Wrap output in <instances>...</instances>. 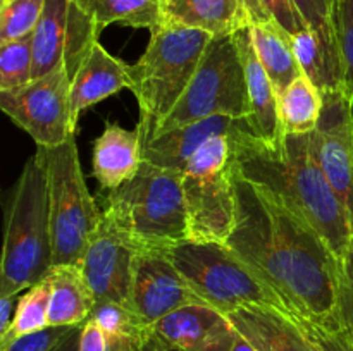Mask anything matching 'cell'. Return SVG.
Here are the masks:
<instances>
[{
    "instance_id": "1",
    "label": "cell",
    "mask_w": 353,
    "mask_h": 351,
    "mask_svg": "<svg viewBox=\"0 0 353 351\" xmlns=\"http://www.w3.org/2000/svg\"><path fill=\"white\" fill-rule=\"evenodd\" d=\"M236 222L226 244L281 298L292 315H336L341 260L309 222L268 188L234 172Z\"/></svg>"
},
{
    "instance_id": "2",
    "label": "cell",
    "mask_w": 353,
    "mask_h": 351,
    "mask_svg": "<svg viewBox=\"0 0 353 351\" xmlns=\"http://www.w3.org/2000/svg\"><path fill=\"white\" fill-rule=\"evenodd\" d=\"M233 167L243 179L268 188L283 205L309 222L340 260L353 246V226L310 147L309 134H286L265 143L241 120L230 134Z\"/></svg>"
},
{
    "instance_id": "3",
    "label": "cell",
    "mask_w": 353,
    "mask_h": 351,
    "mask_svg": "<svg viewBox=\"0 0 353 351\" xmlns=\"http://www.w3.org/2000/svg\"><path fill=\"white\" fill-rule=\"evenodd\" d=\"M102 213L138 251H168L188 240L183 172L143 160L133 179L107 191Z\"/></svg>"
},
{
    "instance_id": "4",
    "label": "cell",
    "mask_w": 353,
    "mask_h": 351,
    "mask_svg": "<svg viewBox=\"0 0 353 351\" xmlns=\"http://www.w3.org/2000/svg\"><path fill=\"white\" fill-rule=\"evenodd\" d=\"M54 268L47 167L40 151L31 155L17 178L6 219L0 296L19 295L43 281Z\"/></svg>"
},
{
    "instance_id": "5",
    "label": "cell",
    "mask_w": 353,
    "mask_h": 351,
    "mask_svg": "<svg viewBox=\"0 0 353 351\" xmlns=\"http://www.w3.org/2000/svg\"><path fill=\"white\" fill-rule=\"evenodd\" d=\"M212 34L195 28L161 23L150 30L143 55L131 65L133 92L140 107L143 140L171 114L195 76Z\"/></svg>"
},
{
    "instance_id": "6",
    "label": "cell",
    "mask_w": 353,
    "mask_h": 351,
    "mask_svg": "<svg viewBox=\"0 0 353 351\" xmlns=\"http://www.w3.org/2000/svg\"><path fill=\"white\" fill-rule=\"evenodd\" d=\"M165 253L203 305L224 315L250 305L288 312L281 298L226 243L185 240Z\"/></svg>"
},
{
    "instance_id": "7",
    "label": "cell",
    "mask_w": 353,
    "mask_h": 351,
    "mask_svg": "<svg viewBox=\"0 0 353 351\" xmlns=\"http://www.w3.org/2000/svg\"><path fill=\"white\" fill-rule=\"evenodd\" d=\"M47 167L48 209L55 265H79L102 224V210L88 191L74 136L55 148H38Z\"/></svg>"
},
{
    "instance_id": "8",
    "label": "cell",
    "mask_w": 353,
    "mask_h": 351,
    "mask_svg": "<svg viewBox=\"0 0 353 351\" xmlns=\"http://www.w3.org/2000/svg\"><path fill=\"white\" fill-rule=\"evenodd\" d=\"M219 116L236 120L250 117L245 69L234 34L210 40L186 92L152 136Z\"/></svg>"
},
{
    "instance_id": "9",
    "label": "cell",
    "mask_w": 353,
    "mask_h": 351,
    "mask_svg": "<svg viewBox=\"0 0 353 351\" xmlns=\"http://www.w3.org/2000/svg\"><path fill=\"white\" fill-rule=\"evenodd\" d=\"M188 240L226 243L236 222V186L230 136H214L183 171Z\"/></svg>"
},
{
    "instance_id": "10",
    "label": "cell",
    "mask_w": 353,
    "mask_h": 351,
    "mask_svg": "<svg viewBox=\"0 0 353 351\" xmlns=\"http://www.w3.org/2000/svg\"><path fill=\"white\" fill-rule=\"evenodd\" d=\"M0 109L38 148H55L74 136L71 74L65 64L17 88L0 92Z\"/></svg>"
},
{
    "instance_id": "11",
    "label": "cell",
    "mask_w": 353,
    "mask_h": 351,
    "mask_svg": "<svg viewBox=\"0 0 353 351\" xmlns=\"http://www.w3.org/2000/svg\"><path fill=\"white\" fill-rule=\"evenodd\" d=\"M324 105L310 147L331 188L347 209L353 226V120L347 86L324 89Z\"/></svg>"
},
{
    "instance_id": "12",
    "label": "cell",
    "mask_w": 353,
    "mask_h": 351,
    "mask_svg": "<svg viewBox=\"0 0 353 351\" xmlns=\"http://www.w3.org/2000/svg\"><path fill=\"white\" fill-rule=\"evenodd\" d=\"M203 305L165 251H138L130 306L147 327L174 310Z\"/></svg>"
},
{
    "instance_id": "13",
    "label": "cell",
    "mask_w": 353,
    "mask_h": 351,
    "mask_svg": "<svg viewBox=\"0 0 353 351\" xmlns=\"http://www.w3.org/2000/svg\"><path fill=\"white\" fill-rule=\"evenodd\" d=\"M238 330L209 305L174 310L148 327L141 351H231Z\"/></svg>"
},
{
    "instance_id": "14",
    "label": "cell",
    "mask_w": 353,
    "mask_h": 351,
    "mask_svg": "<svg viewBox=\"0 0 353 351\" xmlns=\"http://www.w3.org/2000/svg\"><path fill=\"white\" fill-rule=\"evenodd\" d=\"M137 253V248L102 217V224L90 240L79 264L95 301H116L130 306Z\"/></svg>"
},
{
    "instance_id": "15",
    "label": "cell",
    "mask_w": 353,
    "mask_h": 351,
    "mask_svg": "<svg viewBox=\"0 0 353 351\" xmlns=\"http://www.w3.org/2000/svg\"><path fill=\"white\" fill-rule=\"evenodd\" d=\"M133 86L131 65L110 55L97 40L72 71L71 110L78 124L83 110Z\"/></svg>"
},
{
    "instance_id": "16",
    "label": "cell",
    "mask_w": 353,
    "mask_h": 351,
    "mask_svg": "<svg viewBox=\"0 0 353 351\" xmlns=\"http://www.w3.org/2000/svg\"><path fill=\"white\" fill-rule=\"evenodd\" d=\"M228 319L257 351H319L295 317L285 310L241 306L228 313Z\"/></svg>"
},
{
    "instance_id": "17",
    "label": "cell",
    "mask_w": 353,
    "mask_h": 351,
    "mask_svg": "<svg viewBox=\"0 0 353 351\" xmlns=\"http://www.w3.org/2000/svg\"><path fill=\"white\" fill-rule=\"evenodd\" d=\"M234 36L243 62L248 103H250V117L245 123L250 133L259 140L271 145L281 143L286 134L279 116V96L274 85L255 54L248 28L236 31Z\"/></svg>"
},
{
    "instance_id": "18",
    "label": "cell",
    "mask_w": 353,
    "mask_h": 351,
    "mask_svg": "<svg viewBox=\"0 0 353 351\" xmlns=\"http://www.w3.org/2000/svg\"><path fill=\"white\" fill-rule=\"evenodd\" d=\"M143 164V131L124 129L117 123H105L93 143L92 176L103 189L112 191L133 179Z\"/></svg>"
},
{
    "instance_id": "19",
    "label": "cell",
    "mask_w": 353,
    "mask_h": 351,
    "mask_svg": "<svg viewBox=\"0 0 353 351\" xmlns=\"http://www.w3.org/2000/svg\"><path fill=\"white\" fill-rule=\"evenodd\" d=\"M240 123L241 120L219 116L155 134L143 140V160L159 167L183 172L205 141L223 134L230 136Z\"/></svg>"
},
{
    "instance_id": "20",
    "label": "cell",
    "mask_w": 353,
    "mask_h": 351,
    "mask_svg": "<svg viewBox=\"0 0 353 351\" xmlns=\"http://www.w3.org/2000/svg\"><path fill=\"white\" fill-rule=\"evenodd\" d=\"M162 23L195 28L212 36L234 34L252 24L247 0H161Z\"/></svg>"
},
{
    "instance_id": "21",
    "label": "cell",
    "mask_w": 353,
    "mask_h": 351,
    "mask_svg": "<svg viewBox=\"0 0 353 351\" xmlns=\"http://www.w3.org/2000/svg\"><path fill=\"white\" fill-rule=\"evenodd\" d=\"M50 282L48 326L71 327L85 323L95 306V296L79 265H55L47 275Z\"/></svg>"
},
{
    "instance_id": "22",
    "label": "cell",
    "mask_w": 353,
    "mask_h": 351,
    "mask_svg": "<svg viewBox=\"0 0 353 351\" xmlns=\"http://www.w3.org/2000/svg\"><path fill=\"white\" fill-rule=\"evenodd\" d=\"M248 31L255 54L279 96L300 74H303L293 50L292 34L286 33L272 17L250 24Z\"/></svg>"
},
{
    "instance_id": "23",
    "label": "cell",
    "mask_w": 353,
    "mask_h": 351,
    "mask_svg": "<svg viewBox=\"0 0 353 351\" xmlns=\"http://www.w3.org/2000/svg\"><path fill=\"white\" fill-rule=\"evenodd\" d=\"M71 0H45L43 12L33 31V79L65 64L69 43Z\"/></svg>"
},
{
    "instance_id": "24",
    "label": "cell",
    "mask_w": 353,
    "mask_h": 351,
    "mask_svg": "<svg viewBox=\"0 0 353 351\" xmlns=\"http://www.w3.org/2000/svg\"><path fill=\"white\" fill-rule=\"evenodd\" d=\"M92 19L97 30L110 24L154 30L162 23L161 0H72Z\"/></svg>"
},
{
    "instance_id": "25",
    "label": "cell",
    "mask_w": 353,
    "mask_h": 351,
    "mask_svg": "<svg viewBox=\"0 0 353 351\" xmlns=\"http://www.w3.org/2000/svg\"><path fill=\"white\" fill-rule=\"evenodd\" d=\"M323 92L300 74L279 95V116L285 134H309L317 127L323 112Z\"/></svg>"
},
{
    "instance_id": "26",
    "label": "cell",
    "mask_w": 353,
    "mask_h": 351,
    "mask_svg": "<svg viewBox=\"0 0 353 351\" xmlns=\"http://www.w3.org/2000/svg\"><path fill=\"white\" fill-rule=\"evenodd\" d=\"M48 305H50V282H48V277H45L43 281L26 289V292L19 298L9 330L0 336V346H6L10 341L24 334L50 327L48 326Z\"/></svg>"
},
{
    "instance_id": "27",
    "label": "cell",
    "mask_w": 353,
    "mask_h": 351,
    "mask_svg": "<svg viewBox=\"0 0 353 351\" xmlns=\"http://www.w3.org/2000/svg\"><path fill=\"white\" fill-rule=\"evenodd\" d=\"M293 2L305 19L307 26L321 38L331 67L343 81V65H341L340 48H338L336 26H334L338 0H293Z\"/></svg>"
},
{
    "instance_id": "28",
    "label": "cell",
    "mask_w": 353,
    "mask_h": 351,
    "mask_svg": "<svg viewBox=\"0 0 353 351\" xmlns=\"http://www.w3.org/2000/svg\"><path fill=\"white\" fill-rule=\"evenodd\" d=\"M90 320L97 323L109 339H130L138 348L147 339L148 327L131 306L116 301H97Z\"/></svg>"
},
{
    "instance_id": "29",
    "label": "cell",
    "mask_w": 353,
    "mask_h": 351,
    "mask_svg": "<svg viewBox=\"0 0 353 351\" xmlns=\"http://www.w3.org/2000/svg\"><path fill=\"white\" fill-rule=\"evenodd\" d=\"M33 67V34L0 43V92L30 83Z\"/></svg>"
},
{
    "instance_id": "30",
    "label": "cell",
    "mask_w": 353,
    "mask_h": 351,
    "mask_svg": "<svg viewBox=\"0 0 353 351\" xmlns=\"http://www.w3.org/2000/svg\"><path fill=\"white\" fill-rule=\"evenodd\" d=\"M45 0H9L0 3V43L33 34Z\"/></svg>"
},
{
    "instance_id": "31",
    "label": "cell",
    "mask_w": 353,
    "mask_h": 351,
    "mask_svg": "<svg viewBox=\"0 0 353 351\" xmlns=\"http://www.w3.org/2000/svg\"><path fill=\"white\" fill-rule=\"evenodd\" d=\"M295 319L319 351H353V337L334 319L327 322Z\"/></svg>"
},
{
    "instance_id": "32",
    "label": "cell",
    "mask_w": 353,
    "mask_h": 351,
    "mask_svg": "<svg viewBox=\"0 0 353 351\" xmlns=\"http://www.w3.org/2000/svg\"><path fill=\"white\" fill-rule=\"evenodd\" d=\"M334 26L343 65V81L353 93V0H338Z\"/></svg>"
},
{
    "instance_id": "33",
    "label": "cell",
    "mask_w": 353,
    "mask_h": 351,
    "mask_svg": "<svg viewBox=\"0 0 353 351\" xmlns=\"http://www.w3.org/2000/svg\"><path fill=\"white\" fill-rule=\"evenodd\" d=\"M334 320L353 337V246L340 265L338 305Z\"/></svg>"
},
{
    "instance_id": "34",
    "label": "cell",
    "mask_w": 353,
    "mask_h": 351,
    "mask_svg": "<svg viewBox=\"0 0 353 351\" xmlns=\"http://www.w3.org/2000/svg\"><path fill=\"white\" fill-rule=\"evenodd\" d=\"M259 2L268 10L269 16L292 36L305 30H310L293 0H259Z\"/></svg>"
},
{
    "instance_id": "35",
    "label": "cell",
    "mask_w": 353,
    "mask_h": 351,
    "mask_svg": "<svg viewBox=\"0 0 353 351\" xmlns=\"http://www.w3.org/2000/svg\"><path fill=\"white\" fill-rule=\"evenodd\" d=\"M68 329L69 327H47L37 332L24 334L6 346H0V351H50Z\"/></svg>"
},
{
    "instance_id": "36",
    "label": "cell",
    "mask_w": 353,
    "mask_h": 351,
    "mask_svg": "<svg viewBox=\"0 0 353 351\" xmlns=\"http://www.w3.org/2000/svg\"><path fill=\"white\" fill-rule=\"evenodd\" d=\"M81 351H140L130 339H109L93 320H86L81 332Z\"/></svg>"
},
{
    "instance_id": "37",
    "label": "cell",
    "mask_w": 353,
    "mask_h": 351,
    "mask_svg": "<svg viewBox=\"0 0 353 351\" xmlns=\"http://www.w3.org/2000/svg\"><path fill=\"white\" fill-rule=\"evenodd\" d=\"M85 323H78L65 330L64 336L55 343L50 351H81V332Z\"/></svg>"
},
{
    "instance_id": "38",
    "label": "cell",
    "mask_w": 353,
    "mask_h": 351,
    "mask_svg": "<svg viewBox=\"0 0 353 351\" xmlns=\"http://www.w3.org/2000/svg\"><path fill=\"white\" fill-rule=\"evenodd\" d=\"M17 301H19L17 295L0 296V336L9 330L17 308Z\"/></svg>"
},
{
    "instance_id": "39",
    "label": "cell",
    "mask_w": 353,
    "mask_h": 351,
    "mask_svg": "<svg viewBox=\"0 0 353 351\" xmlns=\"http://www.w3.org/2000/svg\"><path fill=\"white\" fill-rule=\"evenodd\" d=\"M231 351H257L254 348V344L250 341L245 339L240 332H236V337H234V343L231 346Z\"/></svg>"
},
{
    "instance_id": "40",
    "label": "cell",
    "mask_w": 353,
    "mask_h": 351,
    "mask_svg": "<svg viewBox=\"0 0 353 351\" xmlns=\"http://www.w3.org/2000/svg\"><path fill=\"white\" fill-rule=\"evenodd\" d=\"M352 120H353V93H352Z\"/></svg>"
},
{
    "instance_id": "41",
    "label": "cell",
    "mask_w": 353,
    "mask_h": 351,
    "mask_svg": "<svg viewBox=\"0 0 353 351\" xmlns=\"http://www.w3.org/2000/svg\"><path fill=\"white\" fill-rule=\"evenodd\" d=\"M6 2H9V0H0V3H6Z\"/></svg>"
},
{
    "instance_id": "42",
    "label": "cell",
    "mask_w": 353,
    "mask_h": 351,
    "mask_svg": "<svg viewBox=\"0 0 353 351\" xmlns=\"http://www.w3.org/2000/svg\"><path fill=\"white\" fill-rule=\"evenodd\" d=\"M140 351H141V350H140Z\"/></svg>"
}]
</instances>
